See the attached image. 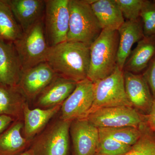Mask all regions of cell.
<instances>
[{
    "instance_id": "83f0119b",
    "label": "cell",
    "mask_w": 155,
    "mask_h": 155,
    "mask_svg": "<svg viewBox=\"0 0 155 155\" xmlns=\"http://www.w3.org/2000/svg\"><path fill=\"white\" fill-rule=\"evenodd\" d=\"M146 80L152 94L154 101H155V57L150 62L146 70L143 74Z\"/></svg>"
},
{
    "instance_id": "8992f818",
    "label": "cell",
    "mask_w": 155,
    "mask_h": 155,
    "mask_svg": "<svg viewBox=\"0 0 155 155\" xmlns=\"http://www.w3.org/2000/svg\"><path fill=\"white\" fill-rule=\"evenodd\" d=\"M94 99L86 116L101 108L120 106L132 107L125 92L123 71L118 66L110 75L94 82Z\"/></svg>"
},
{
    "instance_id": "277c9868",
    "label": "cell",
    "mask_w": 155,
    "mask_h": 155,
    "mask_svg": "<svg viewBox=\"0 0 155 155\" xmlns=\"http://www.w3.org/2000/svg\"><path fill=\"white\" fill-rule=\"evenodd\" d=\"M72 121L54 118L31 142L34 155H72L70 129Z\"/></svg>"
},
{
    "instance_id": "44dd1931",
    "label": "cell",
    "mask_w": 155,
    "mask_h": 155,
    "mask_svg": "<svg viewBox=\"0 0 155 155\" xmlns=\"http://www.w3.org/2000/svg\"><path fill=\"white\" fill-rule=\"evenodd\" d=\"M129 56L124 66L125 71L136 74L147 68L155 57V36H144Z\"/></svg>"
},
{
    "instance_id": "ac0fdd59",
    "label": "cell",
    "mask_w": 155,
    "mask_h": 155,
    "mask_svg": "<svg viewBox=\"0 0 155 155\" xmlns=\"http://www.w3.org/2000/svg\"><path fill=\"white\" fill-rule=\"evenodd\" d=\"M23 122L15 120L0 134V155H19L28 150L31 142L22 134Z\"/></svg>"
},
{
    "instance_id": "ffe728a7",
    "label": "cell",
    "mask_w": 155,
    "mask_h": 155,
    "mask_svg": "<svg viewBox=\"0 0 155 155\" xmlns=\"http://www.w3.org/2000/svg\"><path fill=\"white\" fill-rule=\"evenodd\" d=\"M28 102L18 86L0 85V115L23 121V109Z\"/></svg>"
},
{
    "instance_id": "30bf717a",
    "label": "cell",
    "mask_w": 155,
    "mask_h": 155,
    "mask_svg": "<svg viewBox=\"0 0 155 155\" xmlns=\"http://www.w3.org/2000/svg\"><path fill=\"white\" fill-rule=\"evenodd\" d=\"M58 75L46 62L22 70L18 87L28 102H33Z\"/></svg>"
},
{
    "instance_id": "3957f363",
    "label": "cell",
    "mask_w": 155,
    "mask_h": 155,
    "mask_svg": "<svg viewBox=\"0 0 155 155\" xmlns=\"http://www.w3.org/2000/svg\"><path fill=\"white\" fill-rule=\"evenodd\" d=\"M69 28L67 41L90 46L102 31L89 0H69Z\"/></svg>"
},
{
    "instance_id": "ba28073f",
    "label": "cell",
    "mask_w": 155,
    "mask_h": 155,
    "mask_svg": "<svg viewBox=\"0 0 155 155\" xmlns=\"http://www.w3.org/2000/svg\"><path fill=\"white\" fill-rule=\"evenodd\" d=\"M147 115L128 106L98 109L89 114L86 119L97 128L139 127L147 122Z\"/></svg>"
},
{
    "instance_id": "9c48e42d",
    "label": "cell",
    "mask_w": 155,
    "mask_h": 155,
    "mask_svg": "<svg viewBox=\"0 0 155 155\" xmlns=\"http://www.w3.org/2000/svg\"><path fill=\"white\" fill-rule=\"evenodd\" d=\"M94 99L93 82L87 78L77 82L75 89L62 104L59 117L65 121L84 119L91 108Z\"/></svg>"
},
{
    "instance_id": "52a82bcc",
    "label": "cell",
    "mask_w": 155,
    "mask_h": 155,
    "mask_svg": "<svg viewBox=\"0 0 155 155\" xmlns=\"http://www.w3.org/2000/svg\"><path fill=\"white\" fill-rule=\"evenodd\" d=\"M44 24L49 47L67 41L69 28V0H45Z\"/></svg>"
},
{
    "instance_id": "603a6c76",
    "label": "cell",
    "mask_w": 155,
    "mask_h": 155,
    "mask_svg": "<svg viewBox=\"0 0 155 155\" xmlns=\"http://www.w3.org/2000/svg\"><path fill=\"white\" fill-rule=\"evenodd\" d=\"M98 128V143L95 155H124L132 148L112 138L103 128Z\"/></svg>"
},
{
    "instance_id": "8fae6325",
    "label": "cell",
    "mask_w": 155,
    "mask_h": 155,
    "mask_svg": "<svg viewBox=\"0 0 155 155\" xmlns=\"http://www.w3.org/2000/svg\"><path fill=\"white\" fill-rule=\"evenodd\" d=\"M72 155H95L99 140L97 127L86 119L72 121L69 129Z\"/></svg>"
},
{
    "instance_id": "6da1fadb",
    "label": "cell",
    "mask_w": 155,
    "mask_h": 155,
    "mask_svg": "<svg viewBox=\"0 0 155 155\" xmlns=\"http://www.w3.org/2000/svg\"><path fill=\"white\" fill-rule=\"evenodd\" d=\"M90 61V46L69 41L50 47L45 60L58 76L77 83L87 78Z\"/></svg>"
},
{
    "instance_id": "5bb4252c",
    "label": "cell",
    "mask_w": 155,
    "mask_h": 155,
    "mask_svg": "<svg viewBox=\"0 0 155 155\" xmlns=\"http://www.w3.org/2000/svg\"><path fill=\"white\" fill-rule=\"evenodd\" d=\"M76 84L58 75L32 102L34 105L45 109L62 104L75 89Z\"/></svg>"
},
{
    "instance_id": "d6986e66",
    "label": "cell",
    "mask_w": 155,
    "mask_h": 155,
    "mask_svg": "<svg viewBox=\"0 0 155 155\" xmlns=\"http://www.w3.org/2000/svg\"><path fill=\"white\" fill-rule=\"evenodd\" d=\"M102 30H117L125 22L115 0H90Z\"/></svg>"
},
{
    "instance_id": "4fadbf2b",
    "label": "cell",
    "mask_w": 155,
    "mask_h": 155,
    "mask_svg": "<svg viewBox=\"0 0 155 155\" xmlns=\"http://www.w3.org/2000/svg\"><path fill=\"white\" fill-rule=\"evenodd\" d=\"M22 70L13 42L0 40V85L18 86Z\"/></svg>"
},
{
    "instance_id": "d4e9b609",
    "label": "cell",
    "mask_w": 155,
    "mask_h": 155,
    "mask_svg": "<svg viewBox=\"0 0 155 155\" xmlns=\"http://www.w3.org/2000/svg\"><path fill=\"white\" fill-rule=\"evenodd\" d=\"M140 125L139 127L102 128L112 138L123 144L132 147L138 140L141 135Z\"/></svg>"
},
{
    "instance_id": "f1b7e54d",
    "label": "cell",
    "mask_w": 155,
    "mask_h": 155,
    "mask_svg": "<svg viewBox=\"0 0 155 155\" xmlns=\"http://www.w3.org/2000/svg\"><path fill=\"white\" fill-rule=\"evenodd\" d=\"M15 120L11 116L0 115V134L5 130Z\"/></svg>"
},
{
    "instance_id": "5b68a950",
    "label": "cell",
    "mask_w": 155,
    "mask_h": 155,
    "mask_svg": "<svg viewBox=\"0 0 155 155\" xmlns=\"http://www.w3.org/2000/svg\"><path fill=\"white\" fill-rule=\"evenodd\" d=\"M43 19L23 32L21 36L13 42L23 70L45 62L50 47L47 40Z\"/></svg>"
},
{
    "instance_id": "7a4b0ae2",
    "label": "cell",
    "mask_w": 155,
    "mask_h": 155,
    "mask_svg": "<svg viewBox=\"0 0 155 155\" xmlns=\"http://www.w3.org/2000/svg\"><path fill=\"white\" fill-rule=\"evenodd\" d=\"M119 39L118 31L103 29L90 46L87 78L93 83L109 76L116 69Z\"/></svg>"
},
{
    "instance_id": "9a60e30c",
    "label": "cell",
    "mask_w": 155,
    "mask_h": 155,
    "mask_svg": "<svg viewBox=\"0 0 155 155\" xmlns=\"http://www.w3.org/2000/svg\"><path fill=\"white\" fill-rule=\"evenodd\" d=\"M61 105H59L49 109H31L29 107V102L26 103L23 109L22 134L24 137L28 141H32L50 121L59 114Z\"/></svg>"
},
{
    "instance_id": "7402d4cb",
    "label": "cell",
    "mask_w": 155,
    "mask_h": 155,
    "mask_svg": "<svg viewBox=\"0 0 155 155\" xmlns=\"http://www.w3.org/2000/svg\"><path fill=\"white\" fill-rule=\"evenodd\" d=\"M22 33L8 0H0V40L14 42Z\"/></svg>"
},
{
    "instance_id": "f546056e",
    "label": "cell",
    "mask_w": 155,
    "mask_h": 155,
    "mask_svg": "<svg viewBox=\"0 0 155 155\" xmlns=\"http://www.w3.org/2000/svg\"><path fill=\"white\" fill-rule=\"evenodd\" d=\"M147 123L150 129L155 132V101L153 103L149 114L147 115Z\"/></svg>"
},
{
    "instance_id": "cb8c5ba5",
    "label": "cell",
    "mask_w": 155,
    "mask_h": 155,
    "mask_svg": "<svg viewBox=\"0 0 155 155\" xmlns=\"http://www.w3.org/2000/svg\"><path fill=\"white\" fill-rule=\"evenodd\" d=\"M141 134L129 152L124 155H155V132L146 122L140 125Z\"/></svg>"
},
{
    "instance_id": "7c38bea8",
    "label": "cell",
    "mask_w": 155,
    "mask_h": 155,
    "mask_svg": "<svg viewBox=\"0 0 155 155\" xmlns=\"http://www.w3.org/2000/svg\"><path fill=\"white\" fill-rule=\"evenodd\" d=\"M126 95L131 106L144 115L149 114L154 100L143 75L123 71Z\"/></svg>"
},
{
    "instance_id": "2e32d148",
    "label": "cell",
    "mask_w": 155,
    "mask_h": 155,
    "mask_svg": "<svg viewBox=\"0 0 155 155\" xmlns=\"http://www.w3.org/2000/svg\"><path fill=\"white\" fill-rule=\"evenodd\" d=\"M119 39L117 56V66L123 71L127 58L134 43L144 37L141 19L126 20L118 30Z\"/></svg>"
},
{
    "instance_id": "e0dca14e",
    "label": "cell",
    "mask_w": 155,
    "mask_h": 155,
    "mask_svg": "<svg viewBox=\"0 0 155 155\" xmlns=\"http://www.w3.org/2000/svg\"><path fill=\"white\" fill-rule=\"evenodd\" d=\"M17 22L23 32L44 19L43 0H8Z\"/></svg>"
},
{
    "instance_id": "4dcf8cb0",
    "label": "cell",
    "mask_w": 155,
    "mask_h": 155,
    "mask_svg": "<svg viewBox=\"0 0 155 155\" xmlns=\"http://www.w3.org/2000/svg\"><path fill=\"white\" fill-rule=\"evenodd\" d=\"M19 155H34L33 153L32 152V150L31 149H28V150L25 151L23 153H22V154H20Z\"/></svg>"
},
{
    "instance_id": "484cf974",
    "label": "cell",
    "mask_w": 155,
    "mask_h": 155,
    "mask_svg": "<svg viewBox=\"0 0 155 155\" xmlns=\"http://www.w3.org/2000/svg\"><path fill=\"white\" fill-rule=\"evenodd\" d=\"M140 17L144 36H155V1L144 0Z\"/></svg>"
},
{
    "instance_id": "4316f807",
    "label": "cell",
    "mask_w": 155,
    "mask_h": 155,
    "mask_svg": "<svg viewBox=\"0 0 155 155\" xmlns=\"http://www.w3.org/2000/svg\"><path fill=\"white\" fill-rule=\"evenodd\" d=\"M124 18L135 20L140 18L144 0H115Z\"/></svg>"
}]
</instances>
